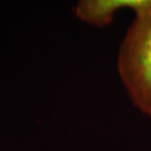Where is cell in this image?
<instances>
[{"label": "cell", "mask_w": 151, "mask_h": 151, "mask_svg": "<svg viewBox=\"0 0 151 151\" xmlns=\"http://www.w3.org/2000/svg\"><path fill=\"white\" fill-rule=\"evenodd\" d=\"M118 68L133 104L151 116V8L135 15L120 47Z\"/></svg>", "instance_id": "obj_1"}, {"label": "cell", "mask_w": 151, "mask_h": 151, "mask_svg": "<svg viewBox=\"0 0 151 151\" xmlns=\"http://www.w3.org/2000/svg\"><path fill=\"white\" fill-rule=\"evenodd\" d=\"M124 8L138 15L151 8V0H85L77 4L74 12L83 22L103 27L111 24L116 11Z\"/></svg>", "instance_id": "obj_2"}]
</instances>
